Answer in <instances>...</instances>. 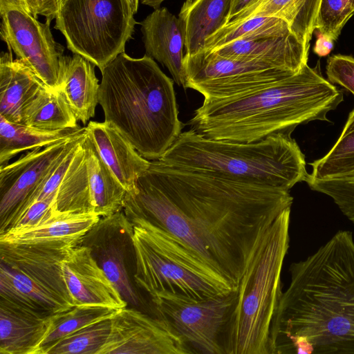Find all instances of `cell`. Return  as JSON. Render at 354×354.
Wrapping results in <instances>:
<instances>
[{
	"mask_svg": "<svg viewBox=\"0 0 354 354\" xmlns=\"http://www.w3.org/2000/svg\"><path fill=\"white\" fill-rule=\"evenodd\" d=\"M292 202L288 190L158 160L127 193L123 209L172 234L238 287L259 239Z\"/></svg>",
	"mask_w": 354,
	"mask_h": 354,
	"instance_id": "1",
	"label": "cell"
},
{
	"mask_svg": "<svg viewBox=\"0 0 354 354\" xmlns=\"http://www.w3.org/2000/svg\"><path fill=\"white\" fill-rule=\"evenodd\" d=\"M270 333V354H354V240L340 230L292 263Z\"/></svg>",
	"mask_w": 354,
	"mask_h": 354,
	"instance_id": "2",
	"label": "cell"
},
{
	"mask_svg": "<svg viewBox=\"0 0 354 354\" xmlns=\"http://www.w3.org/2000/svg\"><path fill=\"white\" fill-rule=\"evenodd\" d=\"M344 100L342 90L317 66L245 94L204 99L189 120L192 128L214 140L253 142L311 121H329L327 113Z\"/></svg>",
	"mask_w": 354,
	"mask_h": 354,
	"instance_id": "3",
	"label": "cell"
},
{
	"mask_svg": "<svg viewBox=\"0 0 354 354\" xmlns=\"http://www.w3.org/2000/svg\"><path fill=\"white\" fill-rule=\"evenodd\" d=\"M99 104L113 125L148 160H159L183 127L174 80L145 55L119 54L102 71Z\"/></svg>",
	"mask_w": 354,
	"mask_h": 354,
	"instance_id": "4",
	"label": "cell"
},
{
	"mask_svg": "<svg viewBox=\"0 0 354 354\" xmlns=\"http://www.w3.org/2000/svg\"><path fill=\"white\" fill-rule=\"evenodd\" d=\"M292 131L253 142L214 140L194 129L181 132L158 160L176 167L206 171L242 183L289 191L306 181L305 156Z\"/></svg>",
	"mask_w": 354,
	"mask_h": 354,
	"instance_id": "5",
	"label": "cell"
},
{
	"mask_svg": "<svg viewBox=\"0 0 354 354\" xmlns=\"http://www.w3.org/2000/svg\"><path fill=\"white\" fill-rule=\"evenodd\" d=\"M290 209L281 213L252 253L225 326L224 354H270V328L283 292L281 275L290 244Z\"/></svg>",
	"mask_w": 354,
	"mask_h": 354,
	"instance_id": "6",
	"label": "cell"
},
{
	"mask_svg": "<svg viewBox=\"0 0 354 354\" xmlns=\"http://www.w3.org/2000/svg\"><path fill=\"white\" fill-rule=\"evenodd\" d=\"M128 218L133 226L134 281L151 298L165 292L204 299L236 290L172 234L143 218Z\"/></svg>",
	"mask_w": 354,
	"mask_h": 354,
	"instance_id": "7",
	"label": "cell"
},
{
	"mask_svg": "<svg viewBox=\"0 0 354 354\" xmlns=\"http://www.w3.org/2000/svg\"><path fill=\"white\" fill-rule=\"evenodd\" d=\"M128 0H64L54 28L100 71L124 53L138 24Z\"/></svg>",
	"mask_w": 354,
	"mask_h": 354,
	"instance_id": "8",
	"label": "cell"
},
{
	"mask_svg": "<svg viewBox=\"0 0 354 354\" xmlns=\"http://www.w3.org/2000/svg\"><path fill=\"white\" fill-rule=\"evenodd\" d=\"M183 65L187 88L207 100L241 95L295 74L266 62L229 59L205 51L185 54Z\"/></svg>",
	"mask_w": 354,
	"mask_h": 354,
	"instance_id": "9",
	"label": "cell"
},
{
	"mask_svg": "<svg viewBox=\"0 0 354 354\" xmlns=\"http://www.w3.org/2000/svg\"><path fill=\"white\" fill-rule=\"evenodd\" d=\"M235 295L236 290L196 299L162 292L151 300L158 315L181 337L191 354H224V333Z\"/></svg>",
	"mask_w": 354,
	"mask_h": 354,
	"instance_id": "10",
	"label": "cell"
},
{
	"mask_svg": "<svg viewBox=\"0 0 354 354\" xmlns=\"http://www.w3.org/2000/svg\"><path fill=\"white\" fill-rule=\"evenodd\" d=\"M1 38L50 90L60 91L68 57L55 41L50 23L43 24L28 12L17 7L1 14Z\"/></svg>",
	"mask_w": 354,
	"mask_h": 354,
	"instance_id": "11",
	"label": "cell"
},
{
	"mask_svg": "<svg viewBox=\"0 0 354 354\" xmlns=\"http://www.w3.org/2000/svg\"><path fill=\"white\" fill-rule=\"evenodd\" d=\"M191 354L181 337L161 316L133 308L111 318L108 339L98 354Z\"/></svg>",
	"mask_w": 354,
	"mask_h": 354,
	"instance_id": "12",
	"label": "cell"
},
{
	"mask_svg": "<svg viewBox=\"0 0 354 354\" xmlns=\"http://www.w3.org/2000/svg\"><path fill=\"white\" fill-rule=\"evenodd\" d=\"M133 234L132 222L121 211L100 217L78 243L90 249L99 266L127 304L138 306L140 299L131 286L125 265Z\"/></svg>",
	"mask_w": 354,
	"mask_h": 354,
	"instance_id": "13",
	"label": "cell"
},
{
	"mask_svg": "<svg viewBox=\"0 0 354 354\" xmlns=\"http://www.w3.org/2000/svg\"><path fill=\"white\" fill-rule=\"evenodd\" d=\"M76 134L23 154L0 167L1 225L23 208Z\"/></svg>",
	"mask_w": 354,
	"mask_h": 354,
	"instance_id": "14",
	"label": "cell"
},
{
	"mask_svg": "<svg viewBox=\"0 0 354 354\" xmlns=\"http://www.w3.org/2000/svg\"><path fill=\"white\" fill-rule=\"evenodd\" d=\"M77 242L0 243L1 263L29 277L74 306L63 278L61 263Z\"/></svg>",
	"mask_w": 354,
	"mask_h": 354,
	"instance_id": "15",
	"label": "cell"
},
{
	"mask_svg": "<svg viewBox=\"0 0 354 354\" xmlns=\"http://www.w3.org/2000/svg\"><path fill=\"white\" fill-rule=\"evenodd\" d=\"M61 267L74 306L97 305L114 309L127 306L88 247L77 242L66 255Z\"/></svg>",
	"mask_w": 354,
	"mask_h": 354,
	"instance_id": "16",
	"label": "cell"
},
{
	"mask_svg": "<svg viewBox=\"0 0 354 354\" xmlns=\"http://www.w3.org/2000/svg\"><path fill=\"white\" fill-rule=\"evenodd\" d=\"M139 24L145 55L165 66L174 82L187 89L183 65L185 37L178 17L167 8H160Z\"/></svg>",
	"mask_w": 354,
	"mask_h": 354,
	"instance_id": "17",
	"label": "cell"
},
{
	"mask_svg": "<svg viewBox=\"0 0 354 354\" xmlns=\"http://www.w3.org/2000/svg\"><path fill=\"white\" fill-rule=\"evenodd\" d=\"M103 162L127 190L136 192L138 178L149 167L133 145L111 124L89 121L84 127Z\"/></svg>",
	"mask_w": 354,
	"mask_h": 354,
	"instance_id": "18",
	"label": "cell"
},
{
	"mask_svg": "<svg viewBox=\"0 0 354 354\" xmlns=\"http://www.w3.org/2000/svg\"><path fill=\"white\" fill-rule=\"evenodd\" d=\"M309 47L291 32L284 36L234 40L205 52L229 59L261 60L297 73L307 64Z\"/></svg>",
	"mask_w": 354,
	"mask_h": 354,
	"instance_id": "19",
	"label": "cell"
},
{
	"mask_svg": "<svg viewBox=\"0 0 354 354\" xmlns=\"http://www.w3.org/2000/svg\"><path fill=\"white\" fill-rule=\"evenodd\" d=\"M51 315L0 299V353L38 354Z\"/></svg>",
	"mask_w": 354,
	"mask_h": 354,
	"instance_id": "20",
	"label": "cell"
},
{
	"mask_svg": "<svg viewBox=\"0 0 354 354\" xmlns=\"http://www.w3.org/2000/svg\"><path fill=\"white\" fill-rule=\"evenodd\" d=\"M48 88L11 50L0 58V115L21 124L26 106L43 90ZM49 89V88H48Z\"/></svg>",
	"mask_w": 354,
	"mask_h": 354,
	"instance_id": "21",
	"label": "cell"
},
{
	"mask_svg": "<svg viewBox=\"0 0 354 354\" xmlns=\"http://www.w3.org/2000/svg\"><path fill=\"white\" fill-rule=\"evenodd\" d=\"M94 213L56 211L38 224L12 228L0 234L1 243L26 244L79 240L100 220Z\"/></svg>",
	"mask_w": 354,
	"mask_h": 354,
	"instance_id": "22",
	"label": "cell"
},
{
	"mask_svg": "<svg viewBox=\"0 0 354 354\" xmlns=\"http://www.w3.org/2000/svg\"><path fill=\"white\" fill-rule=\"evenodd\" d=\"M232 0H185L178 19L187 55L204 50L206 39L227 24Z\"/></svg>",
	"mask_w": 354,
	"mask_h": 354,
	"instance_id": "23",
	"label": "cell"
},
{
	"mask_svg": "<svg viewBox=\"0 0 354 354\" xmlns=\"http://www.w3.org/2000/svg\"><path fill=\"white\" fill-rule=\"evenodd\" d=\"M95 65L82 56L68 57L61 91L77 120L86 124L99 104L100 84Z\"/></svg>",
	"mask_w": 354,
	"mask_h": 354,
	"instance_id": "24",
	"label": "cell"
},
{
	"mask_svg": "<svg viewBox=\"0 0 354 354\" xmlns=\"http://www.w3.org/2000/svg\"><path fill=\"white\" fill-rule=\"evenodd\" d=\"M320 1L259 0L227 24L239 23L254 17H277L285 21L300 41L310 45Z\"/></svg>",
	"mask_w": 354,
	"mask_h": 354,
	"instance_id": "25",
	"label": "cell"
},
{
	"mask_svg": "<svg viewBox=\"0 0 354 354\" xmlns=\"http://www.w3.org/2000/svg\"><path fill=\"white\" fill-rule=\"evenodd\" d=\"M83 145L93 212L103 217L121 212L127 190L103 162L86 132Z\"/></svg>",
	"mask_w": 354,
	"mask_h": 354,
	"instance_id": "26",
	"label": "cell"
},
{
	"mask_svg": "<svg viewBox=\"0 0 354 354\" xmlns=\"http://www.w3.org/2000/svg\"><path fill=\"white\" fill-rule=\"evenodd\" d=\"M0 295L46 315H53L73 306L29 277L2 263L0 264Z\"/></svg>",
	"mask_w": 354,
	"mask_h": 354,
	"instance_id": "27",
	"label": "cell"
},
{
	"mask_svg": "<svg viewBox=\"0 0 354 354\" xmlns=\"http://www.w3.org/2000/svg\"><path fill=\"white\" fill-rule=\"evenodd\" d=\"M77 121L62 92L46 88L26 106L22 124L55 131L78 129Z\"/></svg>",
	"mask_w": 354,
	"mask_h": 354,
	"instance_id": "28",
	"label": "cell"
},
{
	"mask_svg": "<svg viewBox=\"0 0 354 354\" xmlns=\"http://www.w3.org/2000/svg\"><path fill=\"white\" fill-rule=\"evenodd\" d=\"M82 128L46 131L10 122L0 115V164H8L17 154L68 138Z\"/></svg>",
	"mask_w": 354,
	"mask_h": 354,
	"instance_id": "29",
	"label": "cell"
},
{
	"mask_svg": "<svg viewBox=\"0 0 354 354\" xmlns=\"http://www.w3.org/2000/svg\"><path fill=\"white\" fill-rule=\"evenodd\" d=\"M84 140V138L77 149L58 189L55 199V207L58 212L94 213L91 203Z\"/></svg>",
	"mask_w": 354,
	"mask_h": 354,
	"instance_id": "30",
	"label": "cell"
},
{
	"mask_svg": "<svg viewBox=\"0 0 354 354\" xmlns=\"http://www.w3.org/2000/svg\"><path fill=\"white\" fill-rule=\"evenodd\" d=\"M310 176L318 180L354 178V109L350 112L335 144L322 158L310 164Z\"/></svg>",
	"mask_w": 354,
	"mask_h": 354,
	"instance_id": "31",
	"label": "cell"
},
{
	"mask_svg": "<svg viewBox=\"0 0 354 354\" xmlns=\"http://www.w3.org/2000/svg\"><path fill=\"white\" fill-rule=\"evenodd\" d=\"M291 32L288 24L281 19L254 17L224 26L206 39L203 51L212 50L234 40L284 36Z\"/></svg>",
	"mask_w": 354,
	"mask_h": 354,
	"instance_id": "32",
	"label": "cell"
},
{
	"mask_svg": "<svg viewBox=\"0 0 354 354\" xmlns=\"http://www.w3.org/2000/svg\"><path fill=\"white\" fill-rule=\"evenodd\" d=\"M119 309L97 305H76L50 317L47 333L38 354L47 346L92 324L114 316Z\"/></svg>",
	"mask_w": 354,
	"mask_h": 354,
	"instance_id": "33",
	"label": "cell"
},
{
	"mask_svg": "<svg viewBox=\"0 0 354 354\" xmlns=\"http://www.w3.org/2000/svg\"><path fill=\"white\" fill-rule=\"evenodd\" d=\"M111 330V318L76 330L45 347L41 354H98Z\"/></svg>",
	"mask_w": 354,
	"mask_h": 354,
	"instance_id": "34",
	"label": "cell"
},
{
	"mask_svg": "<svg viewBox=\"0 0 354 354\" xmlns=\"http://www.w3.org/2000/svg\"><path fill=\"white\" fill-rule=\"evenodd\" d=\"M354 15V0H321L315 29L337 40L346 22Z\"/></svg>",
	"mask_w": 354,
	"mask_h": 354,
	"instance_id": "35",
	"label": "cell"
},
{
	"mask_svg": "<svg viewBox=\"0 0 354 354\" xmlns=\"http://www.w3.org/2000/svg\"><path fill=\"white\" fill-rule=\"evenodd\" d=\"M309 187L330 197L341 212L354 224V178L318 180L308 175Z\"/></svg>",
	"mask_w": 354,
	"mask_h": 354,
	"instance_id": "36",
	"label": "cell"
},
{
	"mask_svg": "<svg viewBox=\"0 0 354 354\" xmlns=\"http://www.w3.org/2000/svg\"><path fill=\"white\" fill-rule=\"evenodd\" d=\"M326 73L330 82L342 86L354 95V57L340 54L330 56Z\"/></svg>",
	"mask_w": 354,
	"mask_h": 354,
	"instance_id": "37",
	"label": "cell"
},
{
	"mask_svg": "<svg viewBox=\"0 0 354 354\" xmlns=\"http://www.w3.org/2000/svg\"><path fill=\"white\" fill-rule=\"evenodd\" d=\"M56 196L57 194L30 204L10 223L6 230L12 228L30 227L42 221L57 211L55 207Z\"/></svg>",
	"mask_w": 354,
	"mask_h": 354,
	"instance_id": "38",
	"label": "cell"
},
{
	"mask_svg": "<svg viewBox=\"0 0 354 354\" xmlns=\"http://www.w3.org/2000/svg\"><path fill=\"white\" fill-rule=\"evenodd\" d=\"M28 12L37 18L44 16L46 20L55 19L64 0H25Z\"/></svg>",
	"mask_w": 354,
	"mask_h": 354,
	"instance_id": "39",
	"label": "cell"
},
{
	"mask_svg": "<svg viewBox=\"0 0 354 354\" xmlns=\"http://www.w3.org/2000/svg\"><path fill=\"white\" fill-rule=\"evenodd\" d=\"M333 48V40L320 34L317 39L313 51L319 57L328 55Z\"/></svg>",
	"mask_w": 354,
	"mask_h": 354,
	"instance_id": "40",
	"label": "cell"
},
{
	"mask_svg": "<svg viewBox=\"0 0 354 354\" xmlns=\"http://www.w3.org/2000/svg\"><path fill=\"white\" fill-rule=\"evenodd\" d=\"M259 0H232L231 8L228 17L229 23L239 14L257 3Z\"/></svg>",
	"mask_w": 354,
	"mask_h": 354,
	"instance_id": "41",
	"label": "cell"
},
{
	"mask_svg": "<svg viewBox=\"0 0 354 354\" xmlns=\"http://www.w3.org/2000/svg\"><path fill=\"white\" fill-rule=\"evenodd\" d=\"M12 7L20 8L28 12L25 0H0V14Z\"/></svg>",
	"mask_w": 354,
	"mask_h": 354,
	"instance_id": "42",
	"label": "cell"
},
{
	"mask_svg": "<svg viewBox=\"0 0 354 354\" xmlns=\"http://www.w3.org/2000/svg\"><path fill=\"white\" fill-rule=\"evenodd\" d=\"M141 3L153 8L154 10L160 8L161 3L165 0H140Z\"/></svg>",
	"mask_w": 354,
	"mask_h": 354,
	"instance_id": "43",
	"label": "cell"
},
{
	"mask_svg": "<svg viewBox=\"0 0 354 354\" xmlns=\"http://www.w3.org/2000/svg\"><path fill=\"white\" fill-rule=\"evenodd\" d=\"M133 14H136L138 11V4L140 0H128Z\"/></svg>",
	"mask_w": 354,
	"mask_h": 354,
	"instance_id": "44",
	"label": "cell"
}]
</instances>
